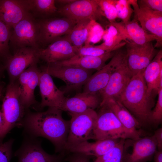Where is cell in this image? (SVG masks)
I'll return each instance as SVG.
<instances>
[{"label": "cell", "instance_id": "obj_1", "mask_svg": "<svg viewBox=\"0 0 162 162\" xmlns=\"http://www.w3.org/2000/svg\"><path fill=\"white\" fill-rule=\"evenodd\" d=\"M62 111L53 107H48L43 112L27 110L22 123L24 135L45 138L53 144L56 152L64 153L70 121L63 118Z\"/></svg>", "mask_w": 162, "mask_h": 162}, {"label": "cell", "instance_id": "obj_2", "mask_svg": "<svg viewBox=\"0 0 162 162\" xmlns=\"http://www.w3.org/2000/svg\"><path fill=\"white\" fill-rule=\"evenodd\" d=\"M144 71L133 76L116 99L130 112L141 126L150 124L149 118L154 105L152 95L148 92L143 78Z\"/></svg>", "mask_w": 162, "mask_h": 162}, {"label": "cell", "instance_id": "obj_3", "mask_svg": "<svg viewBox=\"0 0 162 162\" xmlns=\"http://www.w3.org/2000/svg\"><path fill=\"white\" fill-rule=\"evenodd\" d=\"M2 121L0 125V142L15 127L21 128L27 110L24 107L19 91L18 80L9 82L2 100Z\"/></svg>", "mask_w": 162, "mask_h": 162}, {"label": "cell", "instance_id": "obj_4", "mask_svg": "<svg viewBox=\"0 0 162 162\" xmlns=\"http://www.w3.org/2000/svg\"><path fill=\"white\" fill-rule=\"evenodd\" d=\"M100 107L92 139H127L141 136V132H133L126 128L106 106L102 105Z\"/></svg>", "mask_w": 162, "mask_h": 162}, {"label": "cell", "instance_id": "obj_5", "mask_svg": "<svg viewBox=\"0 0 162 162\" xmlns=\"http://www.w3.org/2000/svg\"><path fill=\"white\" fill-rule=\"evenodd\" d=\"M69 113L71 118L65 151L68 147L92 139L98 117L97 112L92 109Z\"/></svg>", "mask_w": 162, "mask_h": 162}, {"label": "cell", "instance_id": "obj_6", "mask_svg": "<svg viewBox=\"0 0 162 162\" xmlns=\"http://www.w3.org/2000/svg\"><path fill=\"white\" fill-rule=\"evenodd\" d=\"M39 28L37 20L31 14L13 27L9 42L14 51L23 47L40 48L39 43Z\"/></svg>", "mask_w": 162, "mask_h": 162}, {"label": "cell", "instance_id": "obj_7", "mask_svg": "<svg viewBox=\"0 0 162 162\" xmlns=\"http://www.w3.org/2000/svg\"><path fill=\"white\" fill-rule=\"evenodd\" d=\"M32 47L17 49L13 55L6 58L3 64L8 73L9 82L17 81L20 75L31 65L37 64L40 59V50Z\"/></svg>", "mask_w": 162, "mask_h": 162}, {"label": "cell", "instance_id": "obj_8", "mask_svg": "<svg viewBox=\"0 0 162 162\" xmlns=\"http://www.w3.org/2000/svg\"><path fill=\"white\" fill-rule=\"evenodd\" d=\"M37 138L24 135L21 145L14 154L17 158L18 162H63L64 153H47L41 146V141Z\"/></svg>", "mask_w": 162, "mask_h": 162}, {"label": "cell", "instance_id": "obj_9", "mask_svg": "<svg viewBox=\"0 0 162 162\" xmlns=\"http://www.w3.org/2000/svg\"><path fill=\"white\" fill-rule=\"evenodd\" d=\"M157 150L153 135L125 139L123 146V162H147Z\"/></svg>", "mask_w": 162, "mask_h": 162}, {"label": "cell", "instance_id": "obj_10", "mask_svg": "<svg viewBox=\"0 0 162 162\" xmlns=\"http://www.w3.org/2000/svg\"><path fill=\"white\" fill-rule=\"evenodd\" d=\"M41 69L50 75L61 79L66 84L65 91L78 90L87 82L91 76V70L77 67L58 65L53 64Z\"/></svg>", "mask_w": 162, "mask_h": 162}, {"label": "cell", "instance_id": "obj_11", "mask_svg": "<svg viewBox=\"0 0 162 162\" xmlns=\"http://www.w3.org/2000/svg\"><path fill=\"white\" fill-rule=\"evenodd\" d=\"M36 20L39 28L40 46H47L63 35L68 34L77 22L65 17Z\"/></svg>", "mask_w": 162, "mask_h": 162}, {"label": "cell", "instance_id": "obj_12", "mask_svg": "<svg viewBox=\"0 0 162 162\" xmlns=\"http://www.w3.org/2000/svg\"><path fill=\"white\" fill-rule=\"evenodd\" d=\"M58 8L59 14L76 22L86 19L103 22L105 18L96 0H75Z\"/></svg>", "mask_w": 162, "mask_h": 162}, {"label": "cell", "instance_id": "obj_13", "mask_svg": "<svg viewBox=\"0 0 162 162\" xmlns=\"http://www.w3.org/2000/svg\"><path fill=\"white\" fill-rule=\"evenodd\" d=\"M125 42L127 64L133 76L144 71L158 52L152 41L143 45L128 40Z\"/></svg>", "mask_w": 162, "mask_h": 162}, {"label": "cell", "instance_id": "obj_14", "mask_svg": "<svg viewBox=\"0 0 162 162\" xmlns=\"http://www.w3.org/2000/svg\"><path fill=\"white\" fill-rule=\"evenodd\" d=\"M126 56V51L119 50L116 52L107 64L91 75L84 85L83 92L99 93L106 86L112 73Z\"/></svg>", "mask_w": 162, "mask_h": 162}, {"label": "cell", "instance_id": "obj_15", "mask_svg": "<svg viewBox=\"0 0 162 162\" xmlns=\"http://www.w3.org/2000/svg\"><path fill=\"white\" fill-rule=\"evenodd\" d=\"M132 76L128 65L126 55L112 73L106 86L99 93L101 99L100 105L110 99H117Z\"/></svg>", "mask_w": 162, "mask_h": 162}, {"label": "cell", "instance_id": "obj_16", "mask_svg": "<svg viewBox=\"0 0 162 162\" xmlns=\"http://www.w3.org/2000/svg\"><path fill=\"white\" fill-rule=\"evenodd\" d=\"M38 86L41 97L39 107H53L61 110L67 98L64 92L56 86L51 77L46 71L41 69Z\"/></svg>", "mask_w": 162, "mask_h": 162}, {"label": "cell", "instance_id": "obj_17", "mask_svg": "<svg viewBox=\"0 0 162 162\" xmlns=\"http://www.w3.org/2000/svg\"><path fill=\"white\" fill-rule=\"evenodd\" d=\"M40 72L37 64H34L22 72L18 78L21 100L27 110L36 103L34 91L38 85Z\"/></svg>", "mask_w": 162, "mask_h": 162}, {"label": "cell", "instance_id": "obj_18", "mask_svg": "<svg viewBox=\"0 0 162 162\" xmlns=\"http://www.w3.org/2000/svg\"><path fill=\"white\" fill-rule=\"evenodd\" d=\"M78 49L65 36L61 37L40 49V59L48 64L67 60L76 55Z\"/></svg>", "mask_w": 162, "mask_h": 162}, {"label": "cell", "instance_id": "obj_19", "mask_svg": "<svg viewBox=\"0 0 162 162\" xmlns=\"http://www.w3.org/2000/svg\"><path fill=\"white\" fill-rule=\"evenodd\" d=\"M134 12L135 19L138 21L141 27L147 32L155 36L157 40L154 46L162 45V12L152 10L147 7H139Z\"/></svg>", "mask_w": 162, "mask_h": 162}, {"label": "cell", "instance_id": "obj_20", "mask_svg": "<svg viewBox=\"0 0 162 162\" xmlns=\"http://www.w3.org/2000/svg\"><path fill=\"white\" fill-rule=\"evenodd\" d=\"M30 14L26 0H0V21L12 29Z\"/></svg>", "mask_w": 162, "mask_h": 162}, {"label": "cell", "instance_id": "obj_21", "mask_svg": "<svg viewBox=\"0 0 162 162\" xmlns=\"http://www.w3.org/2000/svg\"><path fill=\"white\" fill-rule=\"evenodd\" d=\"M101 102L99 93L83 92L77 93L74 96L67 98L61 110L70 113H80L89 109L100 107Z\"/></svg>", "mask_w": 162, "mask_h": 162}, {"label": "cell", "instance_id": "obj_22", "mask_svg": "<svg viewBox=\"0 0 162 162\" xmlns=\"http://www.w3.org/2000/svg\"><path fill=\"white\" fill-rule=\"evenodd\" d=\"M110 24L115 27L118 31L127 40L139 45H143L148 42L157 40L156 37L144 30L134 19L126 22L116 21Z\"/></svg>", "mask_w": 162, "mask_h": 162}, {"label": "cell", "instance_id": "obj_23", "mask_svg": "<svg viewBox=\"0 0 162 162\" xmlns=\"http://www.w3.org/2000/svg\"><path fill=\"white\" fill-rule=\"evenodd\" d=\"M120 139L99 140L94 142L87 141L68 147L65 151L71 153L97 158L103 155L113 148Z\"/></svg>", "mask_w": 162, "mask_h": 162}, {"label": "cell", "instance_id": "obj_24", "mask_svg": "<svg viewBox=\"0 0 162 162\" xmlns=\"http://www.w3.org/2000/svg\"><path fill=\"white\" fill-rule=\"evenodd\" d=\"M116 51L108 52L100 56H79L76 55L67 60L55 62V65L77 67L87 70L95 69L98 70L105 65V62L111 58Z\"/></svg>", "mask_w": 162, "mask_h": 162}, {"label": "cell", "instance_id": "obj_25", "mask_svg": "<svg viewBox=\"0 0 162 162\" xmlns=\"http://www.w3.org/2000/svg\"><path fill=\"white\" fill-rule=\"evenodd\" d=\"M143 76L148 93L162 89V50L158 51L144 70Z\"/></svg>", "mask_w": 162, "mask_h": 162}, {"label": "cell", "instance_id": "obj_26", "mask_svg": "<svg viewBox=\"0 0 162 162\" xmlns=\"http://www.w3.org/2000/svg\"><path fill=\"white\" fill-rule=\"evenodd\" d=\"M105 105L114 113L123 125L133 132H141L139 130L141 126L136 119L118 100L110 98L100 106Z\"/></svg>", "mask_w": 162, "mask_h": 162}, {"label": "cell", "instance_id": "obj_27", "mask_svg": "<svg viewBox=\"0 0 162 162\" xmlns=\"http://www.w3.org/2000/svg\"><path fill=\"white\" fill-rule=\"evenodd\" d=\"M29 13L35 19H43L59 14L54 0H26Z\"/></svg>", "mask_w": 162, "mask_h": 162}, {"label": "cell", "instance_id": "obj_28", "mask_svg": "<svg viewBox=\"0 0 162 162\" xmlns=\"http://www.w3.org/2000/svg\"><path fill=\"white\" fill-rule=\"evenodd\" d=\"M105 30L102 39L104 41L100 45L95 46L100 49L109 52L117 50L125 45L127 40L116 28L110 24Z\"/></svg>", "mask_w": 162, "mask_h": 162}, {"label": "cell", "instance_id": "obj_29", "mask_svg": "<svg viewBox=\"0 0 162 162\" xmlns=\"http://www.w3.org/2000/svg\"><path fill=\"white\" fill-rule=\"evenodd\" d=\"M93 20L86 19L78 21L65 37L74 46L78 49L82 47L87 40Z\"/></svg>", "mask_w": 162, "mask_h": 162}, {"label": "cell", "instance_id": "obj_30", "mask_svg": "<svg viewBox=\"0 0 162 162\" xmlns=\"http://www.w3.org/2000/svg\"><path fill=\"white\" fill-rule=\"evenodd\" d=\"M125 140L121 139L113 148L103 155L96 158L93 162H123V146Z\"/></svg>", "mask_w": 162, "mask_h": 162}, {"label": "cell", "instance_id": "obj_31", "mask_svg": "<svg viewBox=\"0 0 162 162\" xmlns=\"http://www.w3.org/2000/svg\"><path fill=\"white\" fill-rule=\"evenodd\" d=\"M12 29L0 21V59H4L11 54L9 42Z\"/></svg>", "mask_w": 162, "mask_h": 162}, {"label": "cell", "instance_id": "obj_32", "mask_svg": "<svg viewBox=\"0 0 162 162\" xmlns=\"http://www.w3.org/2000/svg\"><path fill=\"white\" fill-rule=\"evenodd\" d=\"M96 1L109 23L116 22L118 18L115 6L116 0H96Z\"/></svg>", "mask_w": 162, "mask_h": 162}, {"label": "cell", "instance_id": "obj_33", "mask_svg": "<svg viewBox=\"0 0 162 162\" xmlns=\"http://www.w3.org/2000/svg\"><path fill=\"white\" fill-rule=\"evenodd\" d=\"M115 6L118 17L124 22L130 21L134 11L131 7L130 0H116Z\"/></svg>", "mask_w": 162, "mask_h": 162}, {"label": "cell", "instance_id": "obj_34", "mask_svg": "<svg viewBox=\"0 0 162 162\" xmlns=\"http://www.w3.org/2000/svg\"><path fill=\"white\" fill-rule=\"evenodd\" d=\"M104 32L100 24L93 20L84 46L91 45L92 43L94 44L99 42L102 39Z\"/></svg>", "mask_w": 162, "mask_h": 162}, {"label": "cell", "instance_id": "obj_35", "mask_svg": "<svg viewBox=\"0 0 162 162\" xmlns=\"http://www.w3.org/2000/svg\"><path fill=\"white\" fill-rule=\"evenodd\" d=\"M158 100L153 110H152L149 118L150 124L159 125L162 121V89L157 92Z\"/></svg>", "mask_w": 162, "mask_h": 162}, {"label": "cell", "instance_id": "obj_36", "mask_svg": "<svg viewBox=\"0 0 162 162\" xmlns=\"http://www.w3.org/2000/svg\"><path fill=\"white\" fill-rule=\"evenodd\" d=\"M14 140L10 139L3 142H0V162H10L13 156L12 146Z\"/></svg>", "mask_w": 162, "mask_h": 162}, {"label": "cell", "instance_id": "obj_37", "mask_svg": "<svg viewBox=\"0 0 162 162\" xmlns=\"http://www.w3.org/2000/svg\"><path fill=\"white\" fill-rule=\"evenodd\" d=\"M109 52H110L99 48L93 45L87 46H83L82 47L78 49L76 55L79 56H101Z\"/></svg>", "mask_w": 162, "mask_h": 162}, {"label": "cell", "instance_id": "obj_38", "mask_svg": "<svg viewBox=\"0 0 162 162\" xmlns=\"http://www.w3.org/2000/svg\"><path fill=\"white\" fill-rule=\"evenodd\" d=\"M139 7H147L154 11L162 12V0H137Z\"/></svg>", "mask_w": 162, "mask_h": 162}, {"label": "cell", "instance_id": "obj_39", "mask_svg": "<svg viewBox=\"0 0 162 162\" xmlns=\"http://www.w3.org/2000/svg\"><path fill=\"white\" fill-rule=\"evenodd\" d=\"M71 153L65 158V161L68 162H91L90 156L79 153Z\"/></svg>", "mask_w": 162, "mask_h": 162}, {"label": "cell", "instance_id": "obj_40", "mask_svg": "<svg viewBox=\"0 0 162 162\" xmlns=\"http://www.w3.org/2000/svg\"><path fill=\"white\" fill-rule=\"evenodd\" d=\"M153 135L157 143V150L162 151V128L156 130Z\"/></svg>", "mask_w": 162, "mask_h": 162}, {"label": "cell", "instance_id": "obj_41", "mask_svg": "<svg viewBox=\"0 0 162 162\" xmlns=\"http://www.w3.org/2000/svg\"><path fill=\"white\" fill-rule=\"evenodd\" d=\"M5 70L4 65L0 62V89L4 88V84L2 80L4 76V72Z\"/></svg>", "mask_w": 162, "mask_h": 162}, {"label": "cell", "instance_id": "obj_42", "mask_svg": "<svg viewBox=\"0 0 162 162\" xmlns=\"http://www.w3.org/2000/svg\"><path fill=\"white\" fill-rule=\"evenodd\" d=\"M153 158L154 162H162V151L157 150Z\"/></svg>", "mask_w": 162, "mask_h": 162}, {"label": "cell", "instance_id": "obj_43", "mask_svg": "<svg viewBox=\"0 0 162 162\" xmlns=\"http://www.w3.org/2000/svg\"><path fill=\"white\" fill-rule=\"evenodd\" d=\"M75 0H55V3L62 5V6L66 5L72 3Z\"/></svg>", "mask_w": 162, "mask_h": 162}, {"label": "cell", "instance_id": "obj_44", "mask_svg": "<svg viewBox=\"0 0 162 162\" xmlns=\"http://www.w3.org/2000/svg\"><path fill=\"white\" fill-rule=\"evenodd\" d=\"M3 88L0 89V101L2 95V91ZM2 114L1 110V106L0 104V125L2 123Z\"/></svg>", "mask_w": 162, "mask_h": 162}]
</instances>
